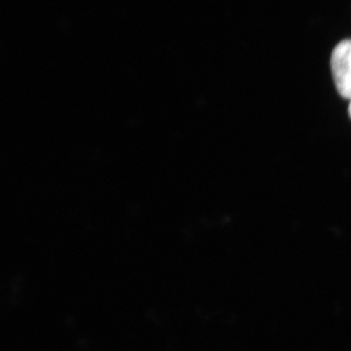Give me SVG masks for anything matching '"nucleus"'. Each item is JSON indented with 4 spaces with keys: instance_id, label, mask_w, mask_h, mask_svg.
Listing matches in <instances>:
<instances>
[{
    "instance_id": "obj_1",
    "label": "nucleus",
    "mask_w": 351,
    "mask_h": 351,
    "mask_svg": "<svg viewBox=\"0 0 351 351\" xmlns=\"http://www.w3.org/2000/svg\"><path fill=\"white\" fill-rule=\"evenodd\" d=\"M332 80L343 98L351 100V40L339 43L331 56Z\"/></svg>"
},
{
    "instance_id": "obj_2",
    "label": "nucleus",
    "mask_w": 351,
    "mask_h": 351,
    "mask_svg": "<svg viewBox=\"0 0 351 351\" xmlns=\"http://www.w3.org/2000/svg\"><path fill=\"white\" fill-rule=\"evenodd\" d=\"M348 112H350V117L351 119V100H350V107H348Z\"/></svg>"
}]
</instances>
